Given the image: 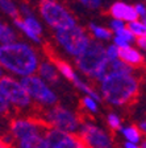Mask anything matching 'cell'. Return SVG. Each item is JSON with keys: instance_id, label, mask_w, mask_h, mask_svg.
Returning a JSON list of instances; mask_svg holds the SVG:
<instances>
[{"instance_id": "6da1fadb", "label": "cell", "mask_w": 146, "mask_h": 148, "mask_svg": "<svg viewBox=\"0 0 146 148\" xmlns=\"http://www.w3.org/2000/svg\"><path fill=\"white\" fill-rule=\"evenodd\" d=\"M42 60L31 44L17 41L8 45H0V65L1 69L12 75L25 78L38 71Z\"/></svg>"}, {"instance_id": "7a4b0ae2", "label": "cell", "mask_w": 146, "mask_h": 148, "mask_svg": "<svg viewBox=\"0 0 146 148\" xmlns=\"http://www.w3.org/2000/svg\"><path fill=\"white\" fill-rule=\"evenodd\" d=\"M99 83L103 101L115 107L132 103L140 91V81L134 74L108 71Z\"/></svg>"}, {"instance_id": "3957f363", "label": "cell", "mask_w": 146, "mask_h": 148, "mask_svg": "<svg viewBox=\"0 0 146 148\" xmlns=\"http://www.w3.org/2000/svg\"><path fill=\"white\" fill-rule=\"evenodd\" d=\"M78 70L86 77L100 82L109 71V61L105 54V46L100 41L92 40L90 46L75 58Z\"/></svg>"}, {"instance_id": "277c9868", "label": "cell", "mask_w": 146, "mask_h": 148, "mask_svg": "<svg viewBox=\"0 0 146 148\" xmlns=\"http://www.w3.org/2000/svg\"><path fill=\"white\" fill-rule=\"evenodd\" d=\"M40 118L48 127L63 131L66 134H78L83 120V118H80L75 111L61 105L45 108Z\"/></svg>"}, {"instance_id": "5b68a950", "label": "cell", "mask_w": 146, "mask_h": 148, "mask_svg": "<svg viewBox=\"0 0 146 148\" xmlns=\"http://www.w3.org/2000/svg\"><path fill=\"white\" fill-rule=\"evenodd\" d=\"M38 11L42 20L52 29H54V32L78 25L73 13L57 0H40Z\"/></svg>"}, {"instance_id": "8992f818", "label": "cell", "mask_w": 146, "mask_h": 148, "mask_svg": "<svg viewBox=\"0 0 146 148\" xmlns=\"http://www.w3.org/2000/svg\"><path fill=\"white\" fill-rule=\"evenodd\" d=\"M54 38L65 53L74 58H78L92 41L88 32L79 25L54 32Z\"/></svg>"}, {"instance_id": "52a82bcc", "label": "cell", "mask_w": 146, "mask_h": 148, "mask_svg": "<svg viewBox=\"0 0 146 148\" xmlns=\"http://www.w3.org/2000/svg\"><path fill=\"white\" fill-rule=\"evenodd\" d=\"M49 127L45 124L41 118L36 116H16L9 122L8 126V138H4L5 144H12L25 138L34 135L45 134Z\"/></svg>"}, {"instance_id": "ba28073f", "label": "cell", "mask_w": 146, "mask_h": 148, "mask_svg": "<svg viewBox=\"0 0 146 148\" xmlns=\"http://www.w3.org/2000/svg\"><path fill=\"white\" fill-rule=\"evenodd\" d=\"M20 82H21V85L24 86V89L28 91V94L31 95L32 101L36 105L45 108H50L57 106L58 103L57 92L38 74L29 75V77H25V78H20Z\"/></svg>"}, {"instance_id": "9c48e42d", "label": "cell", "mask_w": 146, "mask_h": 148, "mask_svg": "<svg viewBox=\"0 0 146 148\" xmlns=\"http://www.w3.org/2000/svg\"><path fill=\"white\" fill-rule=\"evenodd\" d=\"M0 97L11 103L13 110L25 111L33 106L31 95L24 89L21 82L12 75H1L0 78Z\"/></svg>"}, {"instance_id": "30bf717a", "label": "cell", "mask_w": 146, "mask_h": 148, "mask_svg": "<svg viewBox=\"0 0 146 148\" xmlns=\"http://www.w3.org/2000/svg\"><path fill=\"white\" fill-rule=\"evenodd\" d=\"M78 135L88 148H115V139L109 131L90 119H83Z\"/></svg>"}, {"instance_id": "8fae6325", "label": "cell", "mask_w": 146, "mask_h": 148, "mask_svg": "<svg viewBox=\"0 0 146 148\" xmlns=\"http://www.w3.org/2000/svg\"><path fill=\"white\" fill-rule=\"evenodd\" d=\"M52 148H88L78 134H66L49 127L45 132Z\"/></svg>"}, {"instance_id": "7c38bea8", "label": "cell", "mask_w": 146, "mask_h": 148, "mask_svg": "<svg viewBox=\"0 0 146 148\" xmlns=\"http://www.w3.org/2000/svg\"><path fill=\"white\" fill-rule=\"evenodd\" d=\"M108 12L112 16V18L121 20V21L128 23V24L133 21H137L138 18H140L134 5H130V4L125 3V1H115L109 7Z\"/></svg>"}, {"instance_id": "4fadbf2b", "label": "cell", "mask_w": 146, "mask_h": 148, "mask_svg": "<svg viewBox=\"0 0 146 148\" xmlns=\"http://www.w3.org/2000/svg\"><path fill=\"white\" fill-rule=\"evenodd\" d=\"M37 74L45 82L52 83V85H57L58 79H59V71H58L57 66H55V64L53 62L52 58H46L41 61Z\"/></svg>"}, {"instance_id": "5bb4252c", "label": "cell", "mask_w": 146, "mask_h": 148, "mask_svg": "<svg viewBox=\"0 0 146 148\" xmlns=\"http://www.w3.org/2000/svg\"><path fill=\"white\" fill-rule=\"evenodd\" d=\"M8 145L11 148H52L45 134L29 136V138H25L22 140H18V142H13L12 144Z\"/></svg>"}, {"instance_id": "9a60e30c", "label": "cell", "mask_w": 146, "mask_h": 148, "mask_svg": "<svg viewBox=\"0 0 146 148\" xmlns=\"http://www.w3.org/2000/svg\"><path fill=\"white\" fill-rule=\"evenodd\" d=\"M120 60L124 61L125 64H128L132 68H140L145 62V56L140 52L138 48L134 46H129L126 49L120 50Z\"/></svg>"}, {"instance_id": "2e32d148", "label": "cell", "mask_w": 146, "mask_h": 148, "mask_svg": "<svg viewBox=\"0 0 146 148\" xmlns=\"http://www.w3.org/2000/svg\"><path fill=\"white\" fill-rule=\"evenodd\" d=\"M13 27H15L16 29H18V31L21 32V33L26 37L28 40H31L32 42H34V44H42V36H40V34L36 33L32 28L28 27L26 23L22 20V17L15 18V20H13Z\"/></svg>"}, {"instance_id": "e0dca14e", "label": "cell", "mask_w": 146, "mask_h": 148, "mask_svg": "<svg viewBox=\"0 0 146 148\" xmlns=\"http://www.w3.org/2000/svg\"><path fill=\"white\" fill-rule=\"evenodd\" d=\"M120 134L124 138L125 142H130V143H136V144H141L142 142V135L141 130L138 128V126H134V124H128V126H124L120 130Z\"/></svg>"}, {"instance_id": "ac0fdd59", "label": "cell", "mask_w": 146, "mask_h": 148, "mask_svg": "<svg viewBox=\"0 0 146 148\" xmlns=\"http://www.w3.org/2000/svg\"><path fill=\"white\" fill-rule=\"evenodd\" d=\"M52 60L55 64V66H57L58 71H59V74H61L62 77H65L67 81H70V82H74V81L76 79L78 74H76L75 69H74L69 62L65 61V60L57 58V57H54V58H52Z\"/></svg>"}, {"instance_id": "d6986e66", "label": "cell", "mask_w": 146, "mask_h": 148, "mask_svg": "<svg viewBox=\"0 0 146 148\" xmlns=\"http://www.w3.org/2000/svg\"><path fill=\"white\" fill-rule=\"evenodd\" d=\"M73 83H74V86L79 90L82 94H86L87 97H91V98L96 99L97 102H101V101H103V97H101L100 92L96 91V90H95L94 87L90 85V83H87L84 79H82L79 75L76 77V79L74 81Z\"/></svg>"}, {"instance_id": "ffe728a7", "label": "cell", "mask_w": 146, "mask_h": 148, "mask_svg": "<svg viewBox=\"0 0 146 148\" xmlns=\"http://www.w3.org/2000/svg\"><path fill=\"white\" fill-rule=\"evenodd\" d=\"M18 34L15 31V28L11 25L1 23L0 24V44L1 45H8V44H13L17 42Z\"/></svg>"}, {"instance_id": "44dd1931", "label": "cell", "mask_w": 146, "mask_h": 148, "mask_svg": "<svg viewBox=\"0 0 146 148\" xmlns=\"http://www.w3.org/2000/svg\"><path fill=\"white\" fill-rule=\"evenodd\" d=\"M88 31L94 36L95 40L97 41H108L111 38H113V32L109 28H105L103 25H97L95 23H90Z\"/></svg>"}, {"instance_id": "7402d4cb", "label": "cell", "mask_w": 146, "mask_h": 148, "mask_svg": "<svg viewBox=\"0 0 146 148\" xmlns=\"http://www.w3.org/2000/svg\"><path fill=\"white\" fill-rule=\"evenodd\" d=\"M0 8L4 15H7L12 20L20 17V8L13 0H0Z\"/></svg>"}, {"instance_id": "603a6c76", "label": "cell", "mask_w": 146, "mask_h": 148, "mask_svg": "<svg viewBox=\"0 0 146 148\" xmlns=\"http://www.w3.org/2000/svg\"><path fill=\"white\" fill-rule=\"evenodd\" d=\"M105 122L111 131H119L120 132V130L124 127L120 115L116 114V112H108V115H107V118H105Z\"/></svg>"}, {"instance_id": "cb8c5ba5", "label": "cell", "mask_w": 146, "mask_h": 148, "mask_svg": "<svg viewBox=\"0 0 146 148\" xmlns=\"http://www.w3.org/2000/svg\"><path fill=\"white\" fill-rule=\"evenodd\" d=\"M109 71H116V73H126V74H133L134 69L129 66L128 64H125L121 60H115V61L109 62Z\"/></svg>"}, {"instance_id": "d4e9b609", "label": "cell", "mask_w": 146, "mask_h": 148, "mask_svg": "<svg viewBox=\"0 0 146 148\" xmlns=\"http://www.w3.org/2000/svg\"><path fill=\"white\" fill-rule=\"evenodd\" d=\"M128 28L130 29L132 33L136 36V38H146V25L143 24L142 20L129 23Z\"/></svg>"}, {"instance_id": "484cf974", "label": "cell", "mask_w": 146, "mask_h": 148, "mask_svg": "<svg viewBox=\"0 0 146 148\" xmlns=\"http://www.w3.org/2000/svg\"><path fill=\"white\" fill-rule=\"evenodd\" d=\"M99 103H100V102H97L96 99L91 98V97H87V95H84L80 99L82 107L84 108L86 111H88L90 114H97V112H99Z\"/></svg>"}, {"instance_id": "4316f807", "label": "cell", "mask_w": 146, "mask_h": 148, "mask_svg": "<svg viewBox=\"0 0 146 148\" xmlns=\"http://www.w3.org/2000/svg\"><path fill=\"white\" fill-rule=\"evenodd\" d=\"M22 20H24L25 23H26V25L29 28H32L36 33H38L40 36H42V33H43V27H42V24H41V21L38 20V18L36 17L34 15H32V16H28V17H22Z\"/></svg>"}, {"instance_id": "83f0119b", "label": "cell", "mask_w": 146, "mask_h": 148, "mask_svg": "<svg viewBox=\"0 0 146 148\" xmlns=\"http://www.w3.org/2000/svg\"><path fill=\"white\" fill-rule=\"evenodd\" d=\"M105 54L108 61H115V60H120V49L115 44H109L108 46H105Z\"/></svg>"}, {"instance_id": "f1b7e54d", "label": "cell", "mask_w": 146, "mask_h": 148, "mask_svg": "<svg viewBox=\"0 0 146 148\" xmlns=\"http://www.w3.org/2000/svg\"><path fill=\"white\" fill-rule=\"evenodd\" d=\"M115 36H119V37H121V38H124V40H126L129 44H132V42H134V41H137V38H136V36H134L133 33L130 32V29L128 28V25L125 28H122L121 31H119V32H116L115 33Z\"/></svg>"}, {"instance_id": "f546056e", "label": "cell", "mask_w": 146, "mask_h": 148, "mask_svg": "<svg viewBox=\"0 0 146 148\" xmlns=\"http://www.w3.org/2000/svg\"><path fill=\"white\" fill-rule=\"evenodd\" d=\"M79 3H82L86 8L88 9H97L100 8L103 4V0H78Z\"/></svg>"}, {"instance_id": "4dcf8cb0", "label": "cell", "mask_w": 146, "mask_h": 148, "mask_svg": "<svg viewBox=\"0 0 146 148\" xmlns=\"http://www.w3.org/2000/svg\"><path fill=\"white\" fill-rule=\"evenodd\" d=\"M126 27V23L121 21V20H116V18H112L109 21V29L113 32V33H116V32L121 31L122 28Z\"/></svg>"}, {"instance_id": "1f68e13d", "label": "cell", "mask_w": 146, "mask_h": 148, "mask_svg": "<svg viewBox=\"0 0 146 148\" xmlns=\"http://www.w3.org/2000/svg\"><path fill=\"white\" fill-rule=\"evenodd\" d=\"M13 110V107L11 106L8 101L3 97H0V111H1V114L3 115H7V114H11V111Z\"/></svg>"}, {"instance_id": "d6a6232c", "label": "cell", "mask_w": 146, "mask_h": 148, "mask_svg": "<svg viewBox=\"0 0 146 148\" xmlns=\"http://www.w3.org/2000/svg\"><path fill=\"white\" fill-rule=\"evenodd\" d=\"M18 8H20V16H22V17H28V16L34 15L32 8H31V5L28 3H21L18 5Z\"/></svg>"}, {"instance_id": "836d02e7", "label": "cell", "mask_w": 146, "mask_h": 148, "mask_svg": "<svg viewBox=\"0 0 146 148\" xmlns=\"http://www.w3.org/2000/svg\"><path fill=\"white\" fill-rule=\"evenodd\" d=\"M113 44H115V45L117 46L120 50H121V49H126V48H129V46H130V44H129L128 41L124 40V38H121V37H119V36H113Z\"/></svg>"}, {"instance_id": "e575fe53", "label": "cell", "mask_w": 146, "mask_h": 148, "mask_svg": "<svg viewBox=\"0 0 146 148\" xmlns=\"http://www.w3.org/2000/svg\"><path fill=\"white\" fill-rule=\"evenodd\" d=\"M134 8H136V11H137V13H138V16H140V17L143 18L146 16V5H145V4L137 3L136 5H134Z\"/></svg>"}, {"instance_id": "d590c367", "label": "cell", "mask_w": 146, "mask_h": 148, "mask_svg": "<svg viewBox=\"0 0 146 148\" xmlns=\"http://www.w3.org/2000/svg\"><path fill=\"white\" fill-rule=\"evenodd\" d=\"M137 46L140 48V49H142V50H145L146 52V38H137Z\"/></svg>"}, {"instance_id": "8d00e7d4", "label": "cell", "mask_w": 146, "mask_h": 148, "mask_svg": "<svg viewBox=\"0 0 146 148\" xmlns=\"http://www.w3.org/2000/svg\"><path fill=\"white\" fill-rule=\"evenodd\" d=\"M122 148H141L140 144H136V143H130V142H124L121 144Z\"/></svg>"}, {"instance_id": "74e56055", "label": "cell", "mask_w": 146, "mask_h": 148, "mask_svg": "<svg viewBox=\"0 0 146 148\" xmlns=\"http://www.w3.org/2000/svg\"><path fill=\"white\" fill-rule=\"evenodd\" d=\"M138 128L141 130V132L145 134V135H146V119H145V120H142V122H141V123L138 124Z\"/></svg>"}, {"instance_id": "f35d334b", "label": "cell", "mask_w": 146, "mask_h": 148, "mask_svg": "<svg viewBox=\"0 0 146 148\" xmlns=\"http://www.w3.org/2000/svg\"><path fill=\"white\" fill-rule=\"evenodd\" d=\"M141 148H146V138L145 139H143V140H142V142H141Z\"/></svg>"}, {"instance_id": "ab89813d", "label": "cell", "mask_w": 146, "mask_h": 148, "mask_svg": "<svg viewBox=\"0 0 146 148\" xmlns=\"http://www.w3.org/2000/svg\"><path fill=\"white\" fill-rule=\"evenodd\" d=\"M142 21H143V24H145V25H146V16H145V17H143V18H142Z\"/></svg>"}]
</instances>
